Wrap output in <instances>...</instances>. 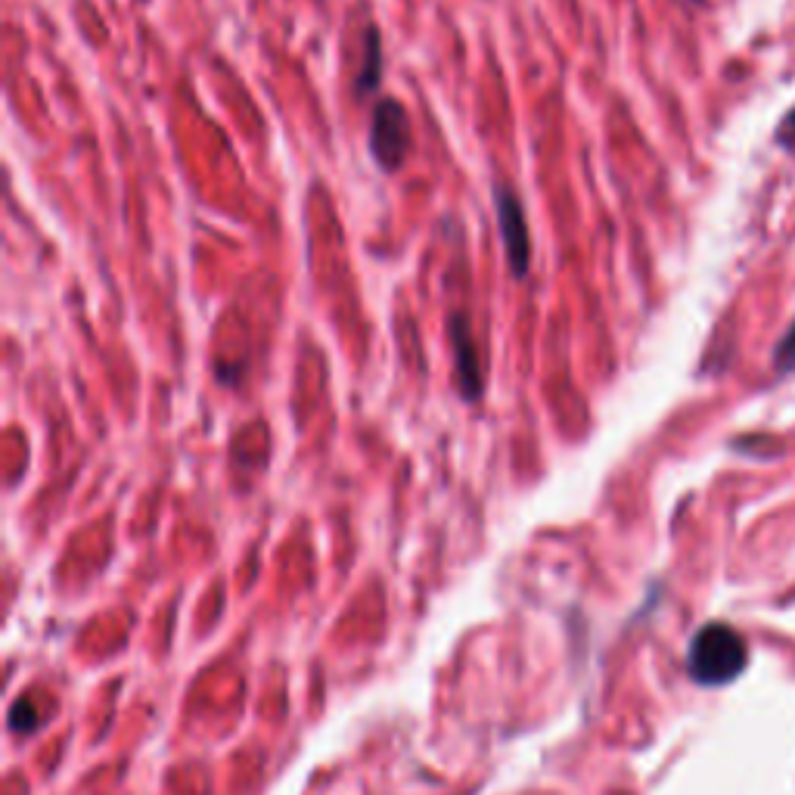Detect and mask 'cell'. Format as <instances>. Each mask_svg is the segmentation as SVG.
Returning a JSON list of instances; mask_svg holds the SVG:
<instances>
[{"mask_svg":"<svg viewBox=\"0 0 795 795\" xmlns=\"http://www.w3.org/2000/svg\"><path fill=\"white\" fill-rule=\"evenodd\" d=\"M749 662V649L739 631L731 625H706L693 637L690 656H687V671L696 684L702 687H721L739 677V671Z\"/></svg>","mask_w":795,"mask_h":795,"instance_id":"6da1fadb","label":"cell"},{"mask_svg":"<svg viewBox=\"0 0 795 795\" xmlns=\"http://www.w3.org/2000/svg\"><path fill=\"white\" fill-rule=\"evenodd\" d=\"M411 147H414V127H411L407 109L397 103L395 97H382L374 106V119H370V152H374V162L386 174H395L407 162Z\"/></svg>","mask_w":795,"mask_h":795,"instance_id":"7a4b0ae2","label":"cell"},{"mask_svg":"<svg viewBox=\"0 0 795 795\" xmlns=\"http://www.w3.org/2000/svg\"><path fill=\"white\" fill-rule=\"evenodd\" d=\"M494 209H498V228H501L503 255L510 273L523 280L531 268V233H528V218H525L519 196L510 187H494Z\"/></svg>","mask_w":795,"mask_h":795,"instance_id":"3957f363","label":"cell"},{"mask_svg":"<svg viewBox=\"0 0 795 795\" xmlns=\"http://www.w3.org/2000/svg\"><path fill=\"white\" fill-rule=\"evenodd\" d=\"M448 335H451V355H454V377L463 401H479L485 392V360H481L479 342L473 335V327L466 315L448 317Z\"/></svg>","mask_w":795,"mask_h":795,"instance_id":"277c9868","label":"cell"},{"mask_svg":"<svg viewBox=\"0 0 795 795\" xmlns=\"http://www.w3.org/2000/svg\"><path fill=\"white\" fill-rule=\"evenodd\" d=\"M379 82H382V38H379L377 25H367L364 60H360V72L355 75V94L357 97H370L379 90Z\"/></svg>","mask_w":795,"mask_h":795,"instance_id":"5b68a950","label":"cell"},{"mask_svg":"<svg viewBox=\"0 0 795 795\" xmlns=\"http://www.w3.org/2000/svg\"><path fill=\"white\" fill-rule=\"evenodd\" d=\"M774 367L780 370V374H793L795 370V320H793V327L786 330V335L776 342Z\"/></svg>","mask_w":795,"mask_h":795,"instance_id":"8992f818","label":"cell"},{"mask_svg":"<svg viewBox=\"0 0 795 795\" xmlns=\"http://www.w3.org/2000/svg\"><path fill=\"white\" fill-rule=\"evenodd\" d=\"M776 144L786 149L790 156H795V106L786 112V119L776 127Z\"/></svg>","mask_w":795,"mask_h":795,"instance_id":"52a82bcc","label":"cell"},{"mask_svg":"<svg viewBox=\"0 0 795 795\" xmlns=\"http://www.w3.org/2000/svg\"><path fill=\"white\" fill-rule=\"evenodd\" d=\"M693 3H702V0H693Z\"/></svg>","mask_w":795,"mask_h":795,"instance_id":"ba28073f","label":"cell"}]
</instances>
